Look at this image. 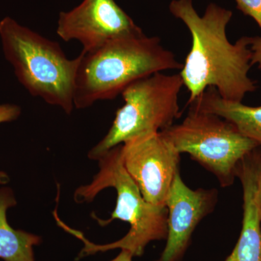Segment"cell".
<instances>
[{"instance_id": "cell-1", "label": "cell", "mask_w": 261, "mask_h": 261, "mask_svg": "<svg viewBox=\"0 0 261 261\" xmlns=\"http://www.w3.org/2000/svg\"><path fill=\"white\" fill-rule=\"evenodd\" d=\"M169 10L191 34V49L179 73L190 93L187 104L209 87L216 88L224 99L237 102H243L247 94L256 90V82L249 77L251 37H241L234 44L227 38L231 10L211 3L201 16L193 0H173Z\"/></svg>"}, {"instance_id": "cell-2", "label": "cell", "mask_w": 261, "mask_h": 261, "mask_svg": "<svg viewBox=\"0 0 261 261\" xmlns=\"http://www.w3.org/2000/svg\"><path fill=\"white\" fill-rule=\"evenodd\" d=\"M75 75L73 104L85 109L99 101L121 95L134 82L168 70H181L183 63L157 37L140 29L82 53Z\"/></svg>"}, {"instance_id": "cell-3", "label": "cell", "mask_w": 261, "mask_h": 261, "mask_svg": "<svg viewBox=\"0 0 261 261\" xmlns=\"http://www.w3.org/2000/svg\"><path fill=\"white\" fill-rule=\"evenodd\" d=\"M97 161L99 172L90 184L75 190L74 200L77 203L90 202L105 189L114 188L117 202L111 217L108 220L93 217L101 226H106L114 220L125 221L130 226L128 232L113 243L97 245L86 238L82 231L65 224L58 215L55 216L57 224L84 243L79 259L114 249L126 250L133 257L142 256L149 243L167 238V207L152 205L144 199L140 189L123 167L120 145L103 154Z\"/></svg>"}, {"instance_id": "cell-4", "label": "cell", "mask_w": 261, "mask_h": 261, "mask_svg": "<svg viewBox=\"0 0 261 261\" xmlns=\"http://www.w3.org/2000/svg\"><path fill=\"white\" fill-rule=\"evenodd\" d=\"M5 58L15 75L34 97L59 107L70 115L80 57L69 59L58 42L23 27L10 17L0 21Z\"/></svg>"}, {"instance_id": "cell-5", "label": "cell", "mask_w": 261, "mask_h": 261, "mask_svg": "<svg viewBox=\"0 0 261 261\" xmlns=\"http://www.w3.org/2000/svg\"><path fill=\"white\" fill-rule=\"evenodd\" d=\"M183 86L180 73L163 72L128 86L121 94L124 104L116 111L107 135L89 151V159L97 161L116 146L172 126L181 115L178 96Z\"/></svg>"}, {"instance_id": "cell-6", "label": "cell", "mask_w": 261, "mask_h": 261, "mask_svg": "<svg viewBox=\"0 0 261 261\" xmlns=\"http://www.w3.org/2000/svg\"><path fill=\"white\" fill-rule=\"evenodd\" d=\"M161 132L179 153L190 154L212 173L222 187L233 185L242 160L260 146L229 121L192 107L181 123Z\"/></svg>"}, {"instance_id": "cell-7", "label": "cell", "mask_w": 261, "mask_h": 261, "mask_svg": "<svg viewBox=\"0 0 261 261\" xmlns=\"http://www.w3.org/2000/svg\"><path fill=\"white\" fill-rule=\"evenodd\" d=\"M120 147L123 167L144 199L153 205L166 206L173 179L180 172L181 153L161 132L136 137Z\"/></svg>"}, {"instance_id": "cell-8", "label": "cell", "mask_w": 261, "mask_h": 261, "mask_svg": "<svg viewBox=\"0 0 261 261\" xmlns=\"http://www.w3.org/2000/svg\"><path fill=\"white\" fill-rule=\"evenodd\" d=\"M140 29L115 0H84L60 13L56 32L65 42L78 41L88 53Z\"/></svg>"}, {"instance_id": "cell-9", "label": "cell", "mask_w": 261, "mask_h": 261, "mask_svg": "<svg viewBox=\"0 0 261 261\" xmlns=\"http://www.w3.org/2000/svg\"><path fill=\"white\" fill-rule=\"evenodd\" d=\"M218 201L216 189L192 190L176 173L168 192V233L162 253L155 261H181L191 243L195 228L214 211Z\"/></svg>"}, {"instance_id": "cell-10", "label": "cell", "mask_w": 261, "mask_h": 261, "mask_svg": "<svg viewBox=\"0 0 261 261\" xmlns=\"http://www.w3.org/2000/svg\"><path fill=\"white\" fill-rule=\"evenodd\" d=\"M187 105L229 121L242 135L261 146V106L251 107L242 102L225 99L214 87H209Z\"/></svg>"}, {"instance_id": "cell-11", "label": "cell", "mask_w": 261, "mask_h": 261, "mask_svg": "<svg viewBox=\"0 0 261 261\" xmlns=\"http://www.w3.org/2000/svg\"><path fill=\"white\" fill-rule=\"evenodd\" d=\"M16 204L10 189H0V259L3 261H37L34 248L40 245L42 238L34 233L15 229L8 224L7 211Z\"/></svg>"}, {"instance_id": "cell-12", "label": "cell", "mask_w": 261, "mask_h": 261, "mask_svg": "<svg viewBox=\"0 0 261 261\" xmlns=\"http://www.w3.org/2000/svg\"><path fill=\"white\" fill-rule=\"evenodd\" d=\"M20 113L21 109L16 105L0 104V123L15 121ZM9 180V176L6 173L0 171V185H5Z\"/></svg>"}, {"instance_id": "cell-13", "label": "cell", "mask_w": 261, "mask_h": 261, "mask_svg": "<svg viewBox=\"0 0 261 261\" xmlns=\"http://www.w3.org/2000/svg\"><path fill=\"white\" fill-rule=\"evenodd\" d=\"M244 14L251 17L261 29V0H235Z\"/></svg>"}, {"instance_id": "cell-14", "label": "cell", "mask_w": 261, "mask_h": 261, "mask_svg": "<svg viewBox=\"0 0 261 261\" xmlns=\"http://www.w3.org/2000/svg\"><path fill=\"white\" fill-rule=\"evenodd\" d=\"M252 65H257L261 70V37H251Z\"/></svg>"}, {"instance_id": "cell-15", "label": "cell", "mask_w": 261, "mask_h": 261, "mask_svg": "<svg viewBox=\"0 0 261 261\" xmlns=\"http://www.w3.org/2000/svg\"><path fill=\"white\" fill-rule=\"evenodd\" d=\"M133 255L126 250H121L120 253L111 261H132Z\"/></svg>"}, {"instance_id": "cell-16", "label": "cell", "mask_w": 261, "mask_h": 261, "mask_svg": "<svg viewBox=\"0 0 261 261\" xmlns=\"http://www.w3.org/2000/svg\"><path fill=\"white\" fill-rule=\"evenodd\" d=\"M258 200L259 205H260V211L261 214V172L258 178Z\"/></svg>"}]
</instances>
